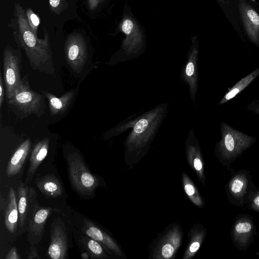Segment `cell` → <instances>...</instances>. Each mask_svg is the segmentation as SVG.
<instances>
[{
  "mask_svg": "<svg viewBox=\"0 0 259 259\" xmlns=\"http://www.w3.org/2000/svg\"><path fill=\"white\" fill-rule=\"evenodd\" d=\"M14 15L19 46L25 51L30 66L34 70L53 75L55 68L47 31L45 38H38L30 29L25 12L19 4H15Z\"/></svg>",
  "mask_w": 259,
  "mask_h": 259,
  "instance_id": "1",
  "label": "cell"
},
{
  "mask_svg": "<svg viewBox=\"0 0 259 259\" xmlns=\"http://www.w3.org/2000/svg\"><path fill=\"white\" fill-rule=\"evenodd\" d=\"M62 153L70 188L80 199H93L99 187L106 188L104 178L91 171L78 149L67 144L63 146Z\"/></svg>",
  "mask_w": 259,
  "mask_h": 259,
  "instance_id": "2",
  "label": "cell"
},
{
  "mask_svg": "<svg viewBox=\"0 0 259 259\" xmlns=\"http://www.w3.org/2000/svg\"><path fill=\"white\" fill-rule=\"evenodd\" d=\"M30 185L36 188L39 203L59 209L72 220L71 207L68 205V195L53 158L38 168Z\"/></svg>",
  "mask_w": 259,
  "mask_h": 259,
  "instance_id": "3",
  "label": "cell"
},
{
  "mask_svg": "<svg viewBox=\"0 0 259 259\" xmlns=\"http://www.w3.org/2000/svg\"><path fill=\"white\" fill-rule=\"evenodd\" d=\"M73 227L69 216L55 209L47 222L41 240L45 242L42 243V258L68 259L69 252L73 247Z\"/></svg>",
  "mask_w": 259,
  "mask_h": 259,
  "instance_id": "4",
  "label": "cell"
},
{
  "mask_svg": "<svg viewBox=\"0 0 259 259\" xmlns=\"http://www.w3.org/2000/svg\"><path fill=\"white\" fill-rule=\"evenodd\" d=\"M221 130V139L216 155L223 166H228L252 145L255 139L224 122H222Z\"/></svg>",
  "mask_w": 259,
  "mask_h": 259,
  "instance_id": "5",
  "label": "cell"
},
{
  "mask_svg": "<svg viewBox=\"0 0 259 259\" xmlns=\"http://www.w3.org/2000/svg\"><path fill=\"white\" fill-rule=\"evenodd\" d=\"M7 187V206L4 211L0 212L4 225L1 228V258L20 236L15 184L11 183Z\"/></svg>",
  "mask_w": 259,
  "mask_h": 259,
  "instance_id": "6",
  "label": "cell"
},
{
  "mask_svg": "<svg viewBox=\"0 0 259 259\" xmlns=\"http://www.w3.org/2000/svg\"><path fill=\"white\" fill-rule=\"evenodd\" d=\"M71 211L72 221L77 230L101 243L110 255L125 257L120 247L105 228L75 208L71 207Z\"/></svg>",
  "mask_w": 259,
  "mask_h": 259,
  "instance_id": "7",
  "label": "cell"
},
{
  "mask_svg": "<svg viewBox=\"0 0 259 259\" xmlns=\"http://www.w3.org/2000/svg\"><path fill=\"white\" fill-rule=\"evenodd\" d=\"M30 207L29 212L27 239L30 245L38 246L42 240L47 222L55 208L41 205L35 188L30 185Z\"/></svg>",
  "mask_w": 259,
  "mask_h": 259,
  "instance_id": "8",
  "label": "cell"
},
{
  "mask_svg": "<svg viewBox=\"0 0 259 259\" xmlns=\"http://www.w3.org/2000/svg\"><path fill=\"white\" fill-rule=\"evenodd\" d=\"M8 103L25 114H32L39 117L45 113L44 98L31 89L27 74L22 78L13 98Z\"/></svg>",
  "mask_w": 259,
  "mask_h": 259,
  "instance_id": "9",
  "label": "cell"
},
{
  "mask_svg": "<svg viewBox=\"0 0 259 259\" xmlns=\"http://www.w3.org/2000/svg\"><path fill=\"white\" fill-rule=\"evenodd\" d=\"M256 188L249 171L241 169L229 180L226 185V193L230 203L243 207L246 205L250 193Z\"/></svg>",
  "mask_w": 259,
  "mask_h": 259,
  "instance_id": "10",
  "label": "cell"
},
{
  "mask_svg": "<svg viewBox=\"0 0 259 259\" xmlns=\"http://www.w3.org/2000/svg\"><path fill=\"white\" fill-rule=\"evenodd\" d=\"M22 60L20 50L7 45L3 55L4 81L8 100L11 99L22 78Z\"/></svg>",
  "mask_w": 259,
  "mask_h": 259,
  "instance_id": "11",
  "label": "cell"
},
{
  "mask_svg": "<svg viewBox=\"0 0 259 259\" xmlns=\"http://www.w3.org/2000/svg\"><path fill=\"white\" fill-rule=\"evenodd\" d=\"M31 146V141L28 138L22 142L14 151L4 170V186L22 180L25 165L28 161Z\"/></svg>",
  "mask_w": 259,
  "mask_h": 259,
  "instance_id": "12",
  "label": "cell"
},
{
  "mask_svg": "<svg viewBox=\"0 0 259 259\" xmlns=\"http://www.w3.org/2000/svg\"><path fill=\"white\" fill-rule=\"evenodd\" d=\"M231 240L238 250L245 251L253 242L256 227L252 217L248 214L237 216L230 231Z\"/></svg>",
  "mask_w": 259,
  "mask_h": 259,
  "instance_id": "13",
  "label": "cell"
},
{
  "mask_svg": "<svg viewBox=\"0 0 259 259\" xmlns=\"http://www.w3.org/2000/svg\"><path fill=\"white\" fill-rule=\"evenodd\" d=\"M65 54L71 69L77 73H80L88 59L87 44L82 36L78 33L69 36L65 42Z\"/></svg>",
  "mask_w": 259,
  "mask_h": 259,
  "instance_id": "14",
  "label": "cell"
},
{
  "mask_svg": "<svg viewBox=\"0 0 259 259\" xmlns=\"http://www.w3.org/2000/svg\"><path fill=\"white\" fill-rule=\"evenodd\" d=\"M183 234L178 225L169 227L154 247L153 258H171L175 256L182 243Z\"/></svg>",
  "mask_w": 259,
  "mask_h": 259,
  "instance_id": "15",
  "label": "cell"
},
{
  "mask_svg": "<svg viewBox=\"0 0 259 259\" xmlns=\"http://www.w3.org/2000/svg\"><path fill=\"white\" fill-rule=\"evenodd\" d=\"M50 146V139L48 138H44L36 143L31 149L24 180V182L27 184L30 185L31 184L38 168L44 161L49 159L47 158Z\"/></svg>",
  "mask_w": 259,
  "mask_h": 259,
  "instance_id": "16",
  "label": "cell"
},
{
  "mask_svg": "<svg viewBox=\"0 0 259 259\" xmlns=\"http://www.w3.org/2000/svg\"><path fill=\"white\" fill-rule=\"evenodd\" d=\"M15 184L17 203L19 214V236L26 232L30 207V185L20 180Z\"/></svg>",
  "mask_w": 259,
  "mask_h": 259,
  "instance_id": "17",
  "label": "cell"
},
{
  "mask_svg": "<svg viewBox=\"0 0 259 259\" xmlns=\"http://www.w3.org/2000/svg\"><path fill=\"white\" fill-rule=\"evenodd\" d=\"M73 239L80 251L87 252L90 259H105L110 255L99 242L79 232L73 227Z\"/></svg>",
  "mask_w": 259,
  "mask_h": 259,
  "instance_id": "18",
  "label": "cell"
},
{
  "mask_svg": "<svg viewBox=\"0 0 259 259\" xmlns=\"http://www.w3.org/2000/svg\"><path fill=\"white\" fill-rule=\"evenodd\" d=\"M240 11L245 30L250 40L259 47V15L244 1L240 3Z\"/></svg>",
  "mask_w": 259,
  "mask_h": 259,
  "instance_id": "19",
  "label": "cell"
},
{
  "mask_svg": "<svg viewBox=\"0 0 259 259\" xmlns=\"http://www.w3.org/2000/svg\"><path fill=\"white\" fill-rule=\"evenodd\" d=\"M76 92V90L72 89L61 97H57L47 91H41L42 95L48 100L50 112L52 116L64 114L71 104Z\"/></svg>",
  "mask_w": 259,
  "mask_h": 259,
  "instance_id": "20",
  "label": "cell"
},
{
  "mask_svg": "<svg viewBox=\"0 0 259 259\" xmlns=\"http://www.w3.org/2000/svg\"><path fill=\"white\" fill-rule=\"evenodd\" d=\"M206 230L200 224L195 225L190 230L188 236L189 241L183 259H190L199 249L206 236Z\"/></svg>",
  "mask_w": 259,
  "mask_h": 259,
  "instance_id": "21",
  "label": "cell"
},
{
  "mask_svg": "<svg viewBox=\"0 0 259 259\" xmlns=\"http://www.w3.org/2000/svg\"><path fill=\"white\" fill-rule=\"evenodd\" d=\"M188 162L195 171L199 181L204 185L205 177L204 173V162L198 147H189L187 150Z\"/></svg>",
  "mask_w": 259,
  "mask_h": 259,
  "instance_id": "22",
  "label": "cell"
},
{
  "mask_svg": "<svg viewBox=\"0 0 259 259\" xmlns=\"http://www.w3.org/2000/svg\"><path fill=\"white\" fill-rule=\"evenodd\" d=\"M259 74V68L241 78L224 96L219 105L223 104L235 97L246 88Z\"/></svg>",
  "mask_w": 259,
  "mask_h": 259,
  "instance_id": "23",
  "label": "cell"
},
{
  "mask_svg": "<svg viewBox=\"0 0 259 259\" xmlns=\"http://www.w3.org/2000/svg\"><path fill=\"white\" fill-rule=\"evenodd\" d=\"M182 181L185 192L191 201L198 207H204V202L196 186L185 172H183Z\"/></svg>",
  "mask_w": 259,
  "mask_h": 259,
  "instance_id": "24",
  "label": "cell"
},
{
  "mask_svg": "<svg viewBox=\"0 0 259 259\" xmlns=\"http://www.w3.org/2000/svg\"><path fill=\"white\" fill-rule=\"evenodd\" d=\"M245 205L249 209L259 213V189L250 193Z\"/></svg>",
  "mask_w": 259,
  "mask_h": 259,
  "instance_id": "25",
  "label": "cell"
},
{
  "mask_svg": "<svg viewBox=\"0 0 259 259\" xmlns=\"http://www.w3.org/2000/svg\"><path fill=\"white\" fill-rule=\"evenodd\" d=\"M25 14L30 29L36 34L37 29L40 23L39 18L30 8L27 9Z\"/></svg>",
  "mask_w": 259,
  "mask_h": 259,
  "instance_id": "26",
  "label": "cell"
},
{
  "mask_svg": "<svg viewBox=\"0 0 259 259\" xmlns=\"http://www.w3.org/2000/svg\"><path fill=\"white\" fill-rule=\"evenodd\" d=\"M4 258L21 259L22 257L19 254L17 247L12 245L7 250Z\"/></svg>",
  "mask_w": 259,
  "mask_h": 259,
  "instance_id": "27",
  "label": "cell"
},
{
  "mask_svg": "<svg viewBox=\"0 0 259 259\" xmlns=\"http://www.w3.org/2000/svg\"><path fill=\"white\" fill-rule=\"evenodd\" d=\"M64 0H49V4L53 11L59 13L63 7Z\"/></svg>",
  "mask_w": 259,
  "mask_h": 259,
  "instance_id": "28",
  "label": "cell"
},
{
  "mask_svg": "<svg viewBox=\"0 0 259 259\" xmlns=\"http://www.w3.org/2000/svg\"><path fill=\"white\" fill-rule=\"evenodd\" d=\"M36 245H30V249L26 258L27 259H41Z\"/></svg>",
  "mask_w": 259,
  "mask_h": 259,
  "instance_id": "29",
  "label": "cell"
},
{
  "mask_svg": "<svg viewBox=\"0 0 259 259\" xmlns=\"http://www.w3.org/2000/svg\"><path fill=\"white\" fill-rule=\"evenodd\" d=\"M4 80L3 79L2 73H0V108L2 109V104L4 101Z\"/></svg>",
  "mask_w": 259,
  "mask_h": 259,
  "instance_id": "30",
  "label": "cell"
},
{
  "mask_svg": "<svg viewBox=\"0 0 259 259\" xmlns=\"http://www.w3.org/2000/svg\"><path fill=\"white\" fill-rule=\"evenodd\" d=\"M185 71L187 76L191 77L193 75L195 71V66L193 61H190L188 63Z\"/></svg>",
  "mask_w": 259,
  "mask_h": 259,
  "instance_id": "31",
  "label": "cell"
},
{
  "mask_svg": "<svg viewBox=\"0 0 259 259\" xmlns=\"http://www.w3.org/2000/svg\"><path fill=\"white\" fill-rule=\"evenodd\" d=\"M102 1V0H88L89 8L91 10L96 9Z\"/></svg>",
  "mask_w": 259,
  "mask_h": 259,
  "instance_id": "32",
  "label": "cell"
},
{
  "mask_svg": "<svg viewBox=\"0 0 259 259\" xmlns=\"http://www.w3.org/2000/svg\"><path fill=\"white\" fill-rule=\"evenodd\" d=\"M80 256L82 259H89L90 256L87 252H82L80 254Z\"/></svg>",
  "mask_w": 259,
  "mask_h": 259,
  "instance_id": "33",
  "label": "cell"
},
{
  "mask_svg": "<svg viewBox=\"0 0 259 259\" xmlns=\"http://www.w3.org/2000/svg\"><path fill=\"white\" fill-rule=\"evenodd\" d=\"M254 112L259 114V106L254 110Z\"/></svg>",
  "mask_w": 259,
  "mask_h": 259,
  "instance_id": "34",
  "label": "cell"
},
{
  "mask_svg": "<svg viewBox=\"0 0 259 259\" xmlns=\"http://www.w3.org/2000/svg\"><path fill=\"white\" fill-rule=\"evenodd\" d=\"M252 1L255 2V0H251Z\"/></svg>",
  "mask_w": 259,
  "mask_h": 259,
  "instance_id": "35",
  "label": "cell"
},
{
  "mask_svg": "<svg viewBox=\"0 0 259 259\" xmlns=\"http://www.w3.org/2000/svg\"><path fill=\"white\" fill-rule=\"evenodd\" d=\"M258 258L259 259V257H258Z\"/></svg>",
  "mask_w": 259,
  "mask_h": 259,
  "instance_id": "36",
  "label": "cell"
}]
</instances>
